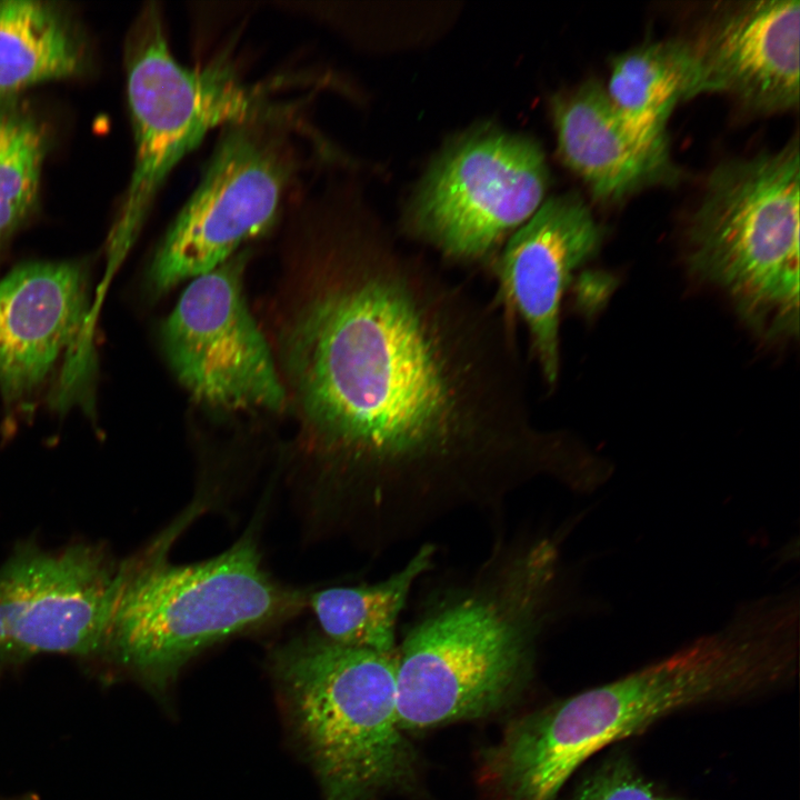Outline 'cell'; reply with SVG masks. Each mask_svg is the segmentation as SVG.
Masks as SVG:
<instances>
[{"label":"cell","mask_w":800,"mask_h":800,"mask_svg":"<svg viewBox=\"0 0 800 800\" xmlns=\"http://www.w3.org/2000/svg\"><path fill=\"white\" fill-rule=\"evenodd\" d=\"M300 107L220 129L199 183L154 251L151 293L214 270L293 206L307 160Z\"/></svg>","instance_id":"cell-8"},{"label":"cell","mask_w":800,"mask_h":800,"mask_svg":"<svg viewBox=\"0 0 800 800\" xmlns=\"http://www.w3.org/2000/svg\"><path fill=\"white\" fill-rule=\"evenodd\" d=\"M238 252L182 292L161 329L168 362L200 403L221 411L283 409L286 387L247 306Z\"/></svg>","instance_id":"cell-10"},{"label":"cell","mask_w":800,"mask_h":800,"mask_svg":"<svg viewBox=\"0 0 800 800\" xmlns=\"http://www.w3.org/2000/svg\"><path fill=\"white\" fill-rule=\"evenodd\" d=\"M47 143L44 129L32 117L0 106V239L34 207Z\"/></svg>","instance_id":"cell-19"},{"label":"cell","mask_w":800,"mask_h":800,"mask_svg":"<svg viewBox=\"0 0 800 800\" xmlns=\"http://www.w3.org/2000/svg\"><path fill=\"white\" fill-rule=\"evenodd\" d=\"M799 142L710 173L688 228V264L760 337L799 329Z\"/></svg>","instance_id":"cell-7"},{"label":"cell","mask_w":800,"mask_h":800,"mask_svg":"<svg viewBox=\"0 0 800 800\" xmlns=\"http://www.w3.org/2000/svg\"><path fill=\"white\" fill-rule=\"evenodd\" d=\"M798 657L797 602L784 593L754 599L666 658L510 721L491 748L494 778L508 800H556L601 749L683 708L780 687Z\"/></svg>","instance_id":"cell-2"},{"label":"cell","mask_w":800,"mask_h":800,"mask_svg":"<svg viewBox=\"0 0 800 800\" xmlns=\"http://www.w3.org/2000/svg\"><path fill=\"white\" fill-rule=\"evenodd\" d=\"M118 567L98 544L17 550L0 564V660L100 657Z\"/></svg>","instance_id":"cell-11"},{"label":"cell","mask_w":800,"mask_h":800,"mask_svg":"<svg viewBox=\"0 0 800 800\" xmlns=\"http://www.w3.org/2000/svg\"><path fill=\"white\" fill-rule=\"evenodd\" d=\"M181 523L119 562L100 654L157 692L207 648L284 622L308 606L309 596L268 573L250 531L213 558L171 562Z\"/></svg>","instance_id":"cell-4"},{"label":"cell","mask_w":800,"mask_h":800,"mask_svg":"<svg viewBox=\"0 0 800 800\" xmlns=\"http://www.w3.org/2000/svg\"><path fill=\"white\" fill-rule=\"evenodd\" d=\"M84 42L51 2L0 0V106L27 88L83 71Z\"/></svg>","instance_id":"cell-17"},{"label":"cell","mask_w":800,"mask_h":800,"mask_svg":"<svg viewBox=\"0 0 800 800\" xmlns=\"http://www.w3.org/2000/svg\"><path fill=\"white\" fill-rule=\"evenodd\" d=\"M133 168L110 231V262L133 244L163 183L213 130L300 103L280 97L281 80H250L231 53L186 66L174 57L161 9L146 6L124 46Z\"/></svg>","instance_id":"cell-6"},{"label":"cell","mask_w":800,"mask_h":800,"mask_svg":"<svg viewBox=\"0 0 800 800\" xmlns=\"http://www.w3.org/2000/svg\"><path fill=\"white\" fill-rule=\"evenodd\" d=\"M87 276L70 261L30 262L0 280V391L9 403L30 397L83 329Z\"/></svg>","instance_id":"cell-14"},{"label":"cell","mask_w":800,"mask_h":800,"mask_svg":"<svg viewBox=\"0 0 800 800\" xmlns=\"http://www.w3.org/2000/svg\"><path fill=\"white\" fill-rule=\"evenodd\" d=\"M549 172L531 138L468 134L433 162L409 207V231L459 263H488L506 234L541 206Z\"/></svg>","instance_id":"cell-9"},{"label":"cell","mask_w":800,"mask_h":800,"mask_svg":"<svg viewBox=\"0 0 800 800\" xmlns=\"http://www.w3.org/2000/svg\"><path fill=\"white\" fill-rule=\"evenodd\" d=\"M569 800H681L658 790L629 757L607 759L588 774Z\"/></svg>","instance_id":"cell-20"},{"label":"cell","mask_w":800,"mask_h":800,"mask_svg":"<svg viewBox=\"0 0 800 800\" xmlns=\"http://www.w3.org/2000/svg\"><path fill=\"white\" fill-rule=\"evenodd\" d=\"M602 232L583 200L572 193L547 199L514 232L492 267L497 304L519 314L544 382L560 369V307L574 271L594 256Z\"/></svg>","instance_id":"cell-12"},{"label":"cell","mask_w":800,"mask_h":800,"mask_svg":"<svg viewBox=\"0 0 800 800\" xmlns=\"http://www.w3.org/2000/svg\"><path fill=\"white\" fill-rule=\"evenodd\" d=\"M798 0L728 3L688 40L698 69V94L726 92L757 112L799 103Z\"/></svg>","instance_id":"cell-13"},{"label":"cell","mask_w":800,"mask_h":800,"mask_svg":"<svg viewBox=\"0 0 800 800\" xmlns=\"http://www.w3.org/2000/svg\"><path fill=\"white\" fill-rule=\"evenodd\" d=\"M311 278L282 358L337 518L384 553L557 480L564 436L533 422L514 319L349 216L299 239Z\"/></svg>","instance_id":"cell-1"},{"label":"cell","mask_w":800,"mask_h":800,"mask_svg":"<svg viewBox=\"0 0 800 800\" xmlns=\"http://www.w3.org/2000/svg\"><path fill=\"white\" fill-rule=\"evenodd\" d=\"M560 573L550 534L498 533L473 569L424 592L394 653L404 732L492 717L523 696L554 620Z\"/></svg>","instance_id":"cell-3"},{"label":"cell","mask_w":800,"mask_h":800,"mask_svg":"<svg viewBox=\"0 0 800 800\" xmlns=\"http://www.w3.org/2000/svg\"><path fill=\"white\" fill-rule=\"evenodd\" d=\"M604 89L634 132L668 140L666 127L674 107L698 96V69L689 41H650L617 56Z\"/></svg>","instance_id":"cell-18"},{"label":"cell","mask_w":800,"mask_h":800,"mask_svg":"<svg viewBox=\"0 0 800 800\" xmlns=\"http://www.w3.org/2000/svg\"><path fill=\"white\" fill-rule=\"evenodd\" d=\"M551 111L561 159L596 199L617 201L678 177L669 140L634 132L599 81L587 80L559 92L551 99Z\"/></svg>","instance_id":"cell-15"},{"label":"cell","mask_w":800,"mask_h":800,"mask_svg":"<svg viewBox=\"0 0 800 800\" xmlns=\"http://www.w3.org/2000/svg\"><path fill=\"white\" fill-rule=\"evenodd\" d=\"M270 667L326 800L419 791V756L399 723L394 653L313 630L274 648Z\"/></svg>","instance_id":"cell-5"},{"label":"cell","mask_w":800,"mask_h":800,"mask_svg":"<svg viewBox=\"0 0 800 800\" xmlns=\"http://www.w3.org/2000/svg\"><path fill=\"white\" fill-rule=\"evenodd\" d=\"M438 548L424 541L386 578L372 583L336 586L308 597L329 640L381 653H396L399 622L418 584L436 569Z\"/></svg>","instance_id":"cell-16"}]
</instances>
